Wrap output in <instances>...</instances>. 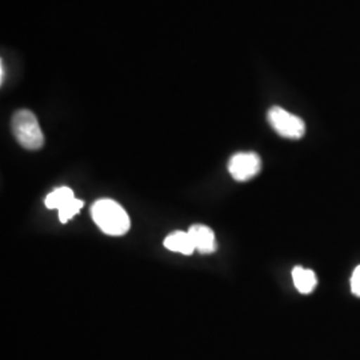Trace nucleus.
<instances>
[{
  "mask_svg": "<svg viewBox=\"0 0 360 360\" xmlns=\"http://www.w3.org/2000/svg\"><path fill=\"white\" fill-rule=\"evenodd\" d=\"M267 119L275 132L287 139H300L306 134L304 122L282 107H271Z\"/></svg>",
  "mask_w": 360,
  "mask_h": 360,
  "instance_id": "obj_3",
  "label": "nucleus"
},
{
  "mask_svg": "<svg viewBox=\"0 0 360 360\" xmlns=\"http://www.w3.org/2000/svg\"><path fill=\"white\" fill-rule=\"evenodd\" d=\"M351 291L355 296L360 297V266H358L351 276Z\"/></svg>",
  "mask_w": 360,
  "mask_h": 360,
  "instance_id": "obj_10",
  "label": "nucleus"
},
{
  "mask_svg": "<svg viewBox=\"0 0 360 360\" xmlns=\"http://www.w3.org/2000/svg\"><path fill=\"white\" fill-rule=\"evenodd\" d=\"M13 132L19 144L37 151L44 144V135L39 126L38 119L30 110H19L13 117Z\"/></svg>",
  "mask_w": 360,
  "mask_h": 360,
  "instance_id": "obj_2",
  "label": "nucleus"
},
{
  "mask_svg": "<svg viewBox=\"0 0 360 360\" xmlns=\"http://www.w3.org/2000/svg\"><path fill=\"white\" fill-rule=\"evenodd\" d=\"M292 281L295 284L296 290L300 294H311L318 285V278L315 272L303 267H295L292 270Z\"/></svg>",
  "mask_w": 360,
  "mask_h": 360,
  "instance_id": "obj_7",
  "label": "nucleus"
},
{
  "mask_svg": "<svg viewBox=\"0 0 360 360\" xmlns=\"http://www.w3.org/2000/svg\"><path fill=\"white\" fill-rule=\"evenodd\" d=\"M75 195L70 187H59L53 190L49 196L46 198V207L49 210H59L60 207L65 206V203L71 199H74Z\"/></svg>",
  "mask_w": 360,
  "mask_h": 360,
  "instance_id": "obj_8",
  "label": "nucleus"
},
{
  "mask_svg": "<svg viewBox=\"0 0 360 360\" xmlns=\"http://www.w3.org/2000/svg\"><path fill=\"white\" fill-rule=\"evenodd\" d=\"M187 232L191 236L195 251H198L203 255L212 254L217 251L218 245L215 240V233L210 227L202 226V224H193V227Z\"/></svg>",
  "mask_w": 360,
  "mask_h": 360,
  "instance_id": "obj_5",
  "label": "nucleus"
},
{
  "mask_svg": "<svg viewBox=\"0 0 360 360\" xmlns=\"http://www.w3.org/2000/svg\"><path fill=\"white\" fill-rule=\"evenodd\" d=\"M91 215L96 226L110 236L127 233L131 226L126 210L111 199H101L91 207Z\"/></svg>",
  "mask_w": 360,
  "mask_h": 360,
  "instance_id": "obj_1",
  "label": "nucleus"
},
{
  "mask_svg": "<svg viewBox=\"0 0 360 360\" xmlns=\"http://www.w3.org/2000/svg\"><path fill=\"white\" fill-rule=\"evenodd\" d=\"M262 169L260 156L255 153L235 154L229 162V171L236 181H247L257 176Z\"/></svg>",
  "mask_w": 360,
  "mask_h": 360,
  "instance_id": "obj_4",
  "label": "nucleus"
},
{
  "mask_svg": "<svg viewBox=\"0 0 360 360\" xmlns=\"http://www.w3.org/2000/svg\"><path fill=\"white\" fill-rule=\"evenodd\" d=\"M83 205H84L83 200H79L77 198L68 200L65 206H62L58 210L59 220H60L62 223H67L68 220H71V219L77 215V212L82 210Z\"/></svg>",
  "mask_w": 360,
  "mask_h": 360,
  "instance_id": "obj_9",
  "label": "nucleus"
},
{
  "mask_svg": "<svg viewBox=\"0 0 360 360\" xmlns=\"http://www.w3.org/2000/svg\"><path fill=\"white\" fill-rule=\"evenodd\" d=\"M165 247L172 252H179L183 255H191L195 251V247L188 232L175 231L169 233L165 239Z\"/></svg>",
  "mask_w": 360,
  "mask_h": 360,
  "instance_id": "obj_6",
  "label": "nucleus"
},
{
  "mask_svg": "<svg viewBox=\"0 0 360 360\" xmlns=\"http://www.w3.org/2000/svg\"><path fill=\"white\" fill-rule=\"evenodd\" d=\"M1 74H0V77H1V83H3V80H4V65L1 63V71H0Z\"/></svg>",
  "mask_w": 360,
  "mask_h": 360,
  "instance_id": "obj_11",
  "label": "nucleus"
}]
</instances>
